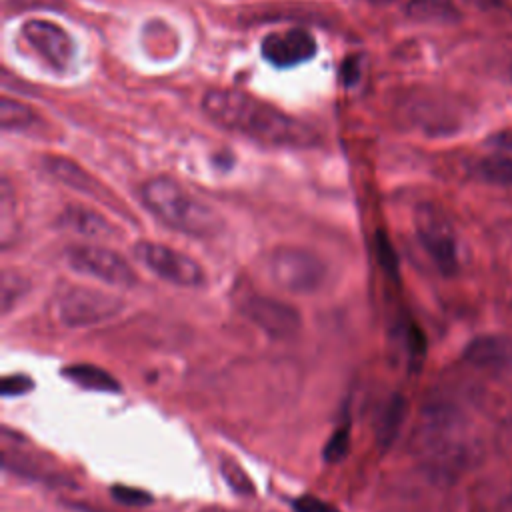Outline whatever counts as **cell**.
Segmentation results:
<instances>
[{
	"mask_svg": "<svg viewBox=\"0 0 512 512\" xmlns=\"http://www.w3.org/2000/svg\"><path fill=\"white\" fill-rule=\"evenodd\" d=\"M62 224L90 238H110L112 234V226L102 216L78 206H72L62 214Z\"/></svg>",
	"mask_w": 512,
	"mask_h": 512,
	"instance_id": "9a60e30c",
	"label": "cell"
},
{
	"mask_svg": "<svg viewBox=\"0 0 512 512\" xmlns=\"http://www.w3.org/2000/svg\"><path fill=\"white\" fill-rule=\"evenodd\" d=\"M142 202L166 226L190 236H210L222 226L220 214L212 206L204 204L166 176H156L144 182Z\"/></svg>",
	"mask_w": 512,
	"mask_h": 512,
	"instance_id": "7a4b0ae2",
	"label": "cell"
},
{
	"mask_svg": "<svg viewBox=\"0 0 512 512\" xmlns=\"http://www.w3.org/2000/svg\"><path fill=\"white\" fill-rule=\"evenodd\" d=\"M220 470H222V478L226 480V484L236 494H240V496H252L254 494V484L238 462H234L232 458H222Z\"/></svg>",
	"mask_w": 512,
	"mask_h": 512,
	"instance_id": "ffe728a7",
	"label": "cell"
},
{
	"mask_svg": "<svg viewBox=\"0 0 512 512\" xmlns=\"http://www.w3.org/2000/svg\"><path fill=\"white\" fill-rule=\"evenodd\" d=\"M266 270L278 288L292 294L318 290L326 276V268L316 254L294 246H280L270 252Z\"/></svg>",
	"mask_w": 512,
	"mask_h": 512,
	"instance_id": "5b68a950",
	"label": "cell"
},
{
	"mask_svg": "<svg viewBox=\"0 0 512 512\" xmlns=\"http://www.w3.org/2000/svg\"><path fill=\"white\" fill-rule=\"evenodd\" d=\"M478 176L488 184L510 186L512 184V148L496 150L484 156L476 166Z\"/></svg>",
	"mask_w": 512,
	"mask_h": 512,
	"instance_id": "2e32d148",
	"label": "cell"
},
{
	"mask_svg": "<svg viewBox=\"0 0 512 512\" xmlns=\"http://www.w3.org/2000/svg\"><path fill=\"white\" fill-rule=\"evenodd\" d=\"M44 168L46 172L62 182L64 186L68 188H74L82 194H88V196H94L106 204H112L110 200V192L92 176L88 174L82 166H78L76 162L68 160V158H58V156H50V158H44Z\"/></svg>",
	"mask_w": 512,
	"mask_h": 512,
	"instance_id": "7c38bea8",
	"label": "cell"
},
{
	"mask_svg": "<svg viewBox=\"0 0 512 512\" xmlns=\"http://www.w3.org/2000/svg\"><path fill=\"white\" fill-rule=\"evenodd\" d=\"M36 114L26 104L2 96L0 100V124L4 130H24L34 122Z\"/></svg>",
	"mask_w": 512,
	"mask_h": 512,
	"instance_id": "ac0fdd59",
	"label": "cell"
},
{
	"mask_svg": "<svg viewBox=\"0 0 512 512\" xmlns=\"http://www.w3.org/2000/svg\"><path fill=\"white\" fill-rule=\"evenodd\" d=\"M414 226L418 240L444 276L458 272V242L448 218L434 206L422 204L416 210Z\"/></svg>",
	"mask_w": 512,
	"mask_h": 512,
	"instance_id": "8992f818",
	"label": "cell"
},
{
	"mask_svg": "<svg viewBox=\"0 0 512 512\" xmlns=\"http://www.w3.org/2000/svg\"><path fill=\"white\" fill-rule=\"evenodd\" d=\"M350 450V434H348V428H340L336 430L326 446H324V460L326 462H340Z\"/></svg>",
	"mask_w": 512,
	"mask_h": 512,
	"instance_id": "d4e9b609",
	"label": "cell"
},
{
	"mask_svg": "<svg viewBox=\"0 0 512 512\" xmlns=\"http://www.w3.org/2000/svg\"><path fill=\"white\" fill-rule=\"evenodd\" d=\"M30 388H34V382L26 374H8L2 378L0 384L2 396H20L26 394Z\"/></svg>",
	"mask_w": 512,
	"mask_h": 512,
	"instance_id": "4316f807",
	"label": "cell"
},
{
	"mask_svg": "<svg viewBox=\"0 0 512 512\" xmlns=\"http://www.w3.org/2000/svg\"><path fill=\"white\" fill-rule=\"evenodd\" d=\"M240 310L252 324L272 338H292L302 326V318L294 306L262 294H248L242 298Z\"/></svg>",
	"mask_w": 512,
	"mask_h": 512,
	"instance_id": "9c48e42d",
	"label": "cell"
},
{
	"mask_svg": "<svg viewBox=\"0 0 512 512\" xmlns=\"http://www.w3.org/2000/svg\"><path fill=\"white\" fill-rule=\"evenodd\" d=\"M316 54L314 38L302 28L272 32L262 40V56L274 66H294Z\"/></svg>",
	"mask_w": 512,
	"mask_h": 512,
	"instance_id": "8fae6325",
	"label": "cell"
},
{
	"mask_svg": "<svg viewBox=\"0 0 512 512\" xmlns=\"http://www.w3.org/2000/svg\"><path fill=\"white\" fill-rule=\"evenodd\" d=\"M122 310V300L82 284H66L54 294V314L68 328L94 326Z\"/></svg>",
	"mask_w": 512,
	"mask_h": 512,
	"instance_id": "277c9868",
	"label": "cell"
},
{
	"mask_svg": "<svg viewBox=\"0 0 512 512\" xmlns=\"http://www.w3.org/2000/svg\"><path fill=\"white\" fill-rule=\"evenodd\" d=\"M498 2H500V4H510V6H512V0H498Z\"/></svg>",
	"mask_w": 512,
	"mask_h": 512,
	"instance_id": "1f68e13d",
	"label": "cell"
},
{
	"mask_svg": "<svg viewBox=\"0 0 512 512\" xmlns=\"http://www.w3.org/2000/svg\"><path fill=\"white\" fill-rule=\"evenodd\" d=\"M70 506H72L76 512H110V510L96 508V506H88V504H80V502H72Z\"/></svg>",
	"mask_w": 512,
	"mask_h": 512,
	"instance_id": "f1b7e54d",
	"label": "cell"
},
{
	"mask_svg": "<svg viewBox=\"0 0 512 512\" xmlns=\"http://www.w3.org/2000/svg\"><path fill=\"white\" fill-rule=\"evenodd\" d=\"M406 12L416 20H450L456 16L448 0H412Z\"/></svg>",
	"mask_w": 512,
	"mask_h": 512,
	"instance_id": "d6986e66",
	"label": "cell"
},
{
	"mask_svg": "<svg viewBox=\"0 0 512 512\" xmlns=\"http://www.w3.org/2000/svg\"><path fill=\"white\" fill-rule=\"evenodd\" d=\"M22 36L32 46V50L54 70H66L74 56V44L72 38L48 20H28L22 26Z\"/></svg>",
	"mask_w": 512,
	"mask_h": 512,
	"instance_id": "30bf717a",
	"label": "cell"
},
{
	"mask_svg": "<svg viewBox=\"0 0 512 512\" xmlns=\"http://www.w3.org/2000/svg\"><path fill=\"white\" fill-rule=\"evenodd\" d=\"M364 2H370V4H388L392 0H364Z\"/></svg>",
	"mask_w": 512,
	"mask_h": 512,
	"instance_id": "4dcf8cb0",
	"label": "cell"
},
{
	"mask_svg": "<svg viewBox=\"0 0 512 512\" xmlns=\"http://www.w3.org/2000/svg\"><path fill=\"white\" fill-rule=\"evenodd\" d=\"M376 252H378V262L382 266V270L390 276V278H398V256L388 240V236L384 232L376 234Z\"/></svg>",
	"mask_w": 512,
	"mask_h": 512,
	"instance_id": "603a6c76",
	"label": "cell"
},
{
	"mask_svg": "<svg viewBox=\"0 0 512 512\" xmlns=\"http://www.w3.org/2000/svg\"><path fill=\"white\" fill-rule=\"evenodd\" d=\"M414 446L430 466L440 470L458 468L468 458L462 420L444 406H434L424 412L414 436Z\"/></svg>",
	"mask_w": 512,
	"mask_h": 512,
	"instance_id": "3957f363",
	"label": "cell"
},
{
	"mask_svg": "<svg viewBox=\"0 0 512 512\" xmlns=\"http://www.w3.org/2000/svg\"><path fill=\"white\" fill-rule=\"evenodd\" d=\"M466 358L476 366H494L496 362H502L506 358V348L502 346L500 340L484 336L468 344Z\"/></svg>",
	"mask_w": 512,
	"mask_h": 512,
	"instance_id": "e0dca14e",
	"label": "cell"
},
{
	"mask_svg": "<svg viewBox=\"0 0 512 512\" xmlns=\"http://www.w3.org/2000/svg\"><path fill=\"white\" fill-rule=\"evenodd\" d=\"M406 412H408V404L402 394H394L384 404L382 414L376 424V442H378L380 450H388L394 444V440L406 420Z\"/></svg>",
	"mask_w": 512,
	"mask_h": 512,
	"instance_id": "4fadbf2b",
	"label": "cell"
},
{
	"mask_svg": "<svg viewBox=\"0 0 512 512\" xmlns=\"http://www.w3.org/2000/svg\"><path fill=\"white\" fill-rule=\"evenodd\" d=\"M202 108L216 124L272 146H312L318 140L308 124L238 90H210Z\"/></svg>",
	"mask_w": 512,
	"mask_h": 512,
	"instance_id": "6da1fadb",
	"label": "cell"
},
{
	"mask_svg": "<svg viewBox=\"0 0 512 512\" xmlns=\"http://www.w3.org/2000/svg\"><path fill=\"white\" fill-rule=\"evenodd\" d=\"M26 290V282L16 276L14 272H4L2 274V288H0V296H2V310L8 312L10 306L16 302L18 296H22Z\"/></svg>",
	"mask_w": 512,
	"mask_h": 512,
	"instance_id": "cb8c5ba5",
	"label": "cell"
},
{
	"mask_svg": "<svg viewBox=\"0 0 512 512\" xmlns=\"http://www.w3.org/2000/svg\"><path fill=\"white\" fill-rule=\"evenodd\" d=\"M134 256L158 278L176 284V286H184V288H194V286H202L204 284V270L200 268V264L166 246V244H158V242H150V240H140L134 246Z\"/></svg>",
	"mask_w": 512,
	"mask_h": 512,
	"instance_id": "52a82bcc",
	"label": "cell"
},
{
	"mask_svg": "<svg viewBox=\"0 0 512 512\" xmlns=\"http://www.w3.org/2000/svg\"><path fill=\"white\" fill-rule=\"evenodd\" d=\"M72 270L98 278L110 286L132 288L138 284V274L118 252L102 246H74L66 254Z\"/></svg>",
	"mask_w": 512,
	"mask_h": 512,
	"instance_id": "ba28073f",
	"label": "cell"
},
{
	"mask_svg": "<svg viewBox=\"0 0 512 512\" xmlns=\"http://www.w3.org/2000/svg\"><path fill=\"white\" fill-rule=\"evenodd\" d=\"M64 0H2V10L6 14L26 12V10H58Z\"/></svg>",
	"mask_w": 512,
	"mask_h": 512,
	"instance_id": "484cf974",
	"label": "cell"
},
{
	"mask_svg": "<svg viewBox=\"0 0 512 512\" xmlns=\"http://www.w3.org/2000/svg\"><path fill=\"white\" fill-rule=\"evenodd\" d=\"M294 512H338L332 504L316 498V496H300L292 502Z\"/></svg>",
	"mask_w": 512,
	"mask_h": 512,
	"instance_id": "83f0119b",
	"label": "cell"
},
{
	"mask_svg": "<svg viewBox=\"0 0 512 512\" xmlns=\"http://www.w3.org/2000/svg\"><path fill=\"white\" fill-rule=\"evenodd\" d=\"M202 512H236V510H226V508H216V506H212V508H204Z\"/></svg>",
	"mask_w": 512,
	"mask_h": 512,
	"instance_id": "f546056e",
	"label": "cell"
},
{
	"mask_svg": "<svg viewBox=\"0 0 512 512\" xmlns=\"http://www.w3.org/2000/svg\"><path fill=\"white\" fill-rule=\"evenodd\" d=\"M110 496L118 504H126V506H148V504H152V494H148L142 488L124 486V484H114L110 488Z\"/></svg>",
	"mask_w": 512,
	"mask_h": 512,
	"instance_id": "7402d4cb",
	"label": "cell"
},
{
	"mask_svg": "<svg viewBox=\"0 0 512 512\" xmlns=\"http://www.w3.org/2000/svg\"><path fill=\"white\" fill-rule=\"evenodd\" d=\"M406 348H408V358H410V368L418 370L424 356H426V338L416 324H408L406 330Z\"/></svg>",
	"mask_w": 512,
	"mask_h": 512,
	"instance_id": "44dd1931",
	"label": "cell"
},
{
	"mask_svg": "<svg viewBox=\"0 0 512 512\" xmlns=\"http://www.w3.org/2000/svg\"><path fill=\"white\" fill-rule=\"evenodd\" d=\"M62 374H64V378H68L70 382H74L86 390L112 392V394L120 392L118 380L110 372H106L94 364H70L62 370Z\"/></svg>",
	"mask_w": 512,
	"mask_h": 512,
	"instance_id": "5bb4252c",
	"label": "cell"
}]
</instances>
